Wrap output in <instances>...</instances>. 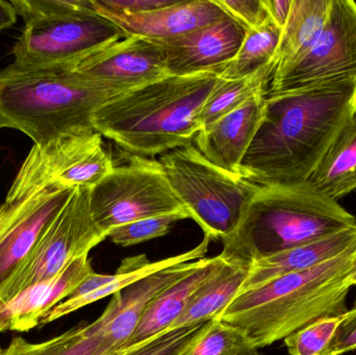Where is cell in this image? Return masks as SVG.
I'll list each match as a JSON object with an SVG mask.
<instances>
[{
    "label": "cell",
    "instance_id": "6da1fadb",
    "mask_svg": "<svg viewBox=\"0 0 356 355\" xmlns=\"http://www.w3.org/2000/svg\"><path fill=\"white\" fill-rule=\"evenodd\" d=\"M356 115V75L267 96L238 173L257 185L307 183Z\"/></svg>",
    "mask_w": 356,
    "mask_h": 355
},
{
    "label": "cell",
    "instance_id": "7a4b0ae2",
    "mask_svg": "<svg viewBox=\"0 0 356 355\" xmlns=\"http://www.w3.org/2000/svg\"><path fill=\"white\" fill-rule=\"evenodd\" d=\"M355 269L356 246L330 262L238 294L216 319L238 329L255 349L267 347L319 319L346 314Z\"/></svg>",
    "mask_w": 356,
    "mask_h": 355
},
{
    "label": "cell",
    "instance_id": "3957f363",
    "mask_svg": "<svg viewBox=\"0 0 356 355\" xmlns=\"http://www.w3.org/2000/svg\"><path fill=\"white\" fill-rule=\"evenodd\" d=\"M217 81L213 72L168 75L119 94L94 113V129L131 156L148 158L190 145Z\"/></svg>",
    "mask_w": 356,
    "mask_h": 355
},
{
    "label": "cell",
    "instance_id": "277c9868",
    "mask_svg": "<svg viewBox=\"0 0 356 355\" xmlns=\"http://www.w3.org/2000/svg\"><path fill=\"white\" fill-rule=\"evenodd\" d=\"M356 226V219L336 200L307 183L259 185L220 256L227 263H252Z\"/></svg>",
    "mask_w": 356,
    "mask_h": 355
},
{
    "label": "cell",
    "instance_id": "5b68a950",
    "mask_svg": "<svg viewBox=\"0 0 356 355\" xmlns=\"http://www.w3.org/2000/svg\"><path fill=\"white\" fill-rule=\"evenodd\" d=\"M117 95L64 67L10 64L0 70V129L21 131L38 146L93 133L94 113Z\"/></svg>",
    "mask_w": 356,
    "mask_h": 355
},
{
    "label": "cell",
    "instance_id": "8992f818",
    "mask_svg": "<svg viewBox=\"0 0 356 355\" xmlns=\"http://www.w3.org/2000/svg\"><path fill=\"white\" fill-rule=\"evenodd\" d=\"M24 28L13 47L22 68L71 67L127 37L88 0H12Z\"/></svg>",
    "mask_w": 356,
    "mask_h": 355
},
{
    "label": "cell",
    "instance_id": "52a82bcc",
    "mask_svg": "<svg viewBox=\"0 0 356 355\" xmlns=\"http://www.w3.org/2000/svg\"><path fill=\"white\" fill-rule=\"evenodd\" d=\"M173 192L211 240L232 235L259 185L209 162L195 145L167 152L160 160Z\"/></svg>",
    "mask_w": 356,
    "mask_h": 355
},
{
    "label": "cell",
    "instance_id": "ba28073f",
    "mask_svg": "<svg viewBox=\"0 0 356 355\" xmlns=\"http://www.w3.org/2000/svg\"><path fill=\"white\" fill-rule=\"evenodd\" d=\"M96 226L108 239L112 229L143 219L188 214L173 192L160 160L131 156L91 188ZM190 216V215H188Z\"/></svg>",
    "mask_w": 356,
    "mask_h": 355
},
{
    "label": "cell",
    "instance_id": "9c48e42d",
    "mask_svg": "<svg viewBox=\"0 0 356 355\" xmlns=\"http://www.w3.org/2000/svg\"><path fill=\"white\" fill-rule=\"evenodd\" d=\"M90 195L91 188L73 190L60 214L4 285L0 306L25 290L54 279L71 262L89 256L106 240L94 221Z\"/></svg>",
    "mask_w": 356,
    "mask_h": 355
},
{
    "label": "cell",
    "instance_id": "30bf717a",
    "mask_svg": "<svg viewBox=\"0 0 356 355\" xmlns=\"http://www.w3.org/2000/svg\"><path fill=\"white\" fill-rule=\"evenodd\" d=\"M115 168L97 131L33 145L13 181L6 201L60 187L93 188Z\"/></svg>",
    "mask_w": 356,
    "mask_h": 355
},
{
    "label": "cell",
    "instance_id": "8fae6325",
    "mask_svg": "<svg viewBox=\"0 0 356 355\" xmlns=\"http://www.w3.org/2000/svg\"><path fill=\"white\" fill-rule=\"evenodd\" d=\"M356 75V3L332 0L325 26L313 47L275 71L267 96Z\"/></svg>",
    "mask_w": 356,
    "mask_h": 355
},
{
    "label": "cell",
    "instance_id": "7c38bea8",
    "mask_svg": "<svg viewBox=\"0 0 356 355\" xmlns=\"http://www.w3.org/2000/svg\"><path fill=\"white\" fill-rule=\"evenodd\" d=\"M67 68L98 87L119 94L169 75L160 42L134 35L114 42Z\"/></svg>",
    "mask_w": 356,
    "mask_h": 355
},
{
    "label": "cell",
    "instance_id": "4fadbf2b",
    "mask_svg": "<svg viewBox=\"0 0 356 355\" xmlns=\"http://www.w3.org/2000/svg\"><path fill=\"white\" fill-rule=\"evenodd\" d=\"M74 189L50 187L0 206V292Z\"/></svg>",
    "mask_w": 356,
    "mask_h": 355
},
{
    "label": "cell",
    "instance_id": "5bb4252c",
    "mask_svg": "<svg viewBox=\"0 0 356 355\" xmlns=\"http://www.w3.org/2000/svg\"><path fill=\"white\" fill-rule=\"evenodd\" d=\"M197 262L184 263L152 273L112 295L102 316L94 321L100 338L102 354L124 352L127 342L152 302L190 273Z\"/></svg>",
    "mask_w": 356,
    "mask_h": 355
},
{
    "label": "cell",
    "instance_id": "9a60e30c",
    "mask_svg": "<svg viewBox=\"0 0 356 355\" xmlns=\"http://www.w3.org/2000/svg\"><path fill=\"white\" fill-rule=\"evenodd\" d=\"M247 29L225 16L211 24L173 39L159 41L169 75L213 72L219 75L238 53Z\"/></svg>",
    "mask_w": 356,
    "mask_h": 355
},
{
    "label": "cell",
    "instance_id": "2e32d148",
    "mask_svg": "<svg viewBox=\"0 0 356 355\" xmlns=\"http://www.w3.org/2000/svg\"><path fill=\"white\" fill-rule=\"evenodd\" d=\"M91 8L112 21L127 37L134 35L152 41L186 35L227 16L215 0H177L171 6L139 14H115Z\"/></svg>",
    "mask_w": 356,
    "mask_h": 355
},
{
    "label": "cell",
    "instance_id": "e0dca14e",
    "mask_svg": "<svg viewBox=\"0 0 356 355\" xmlns=\"http://www.w3.org/2000/svg\"><path fill=\"white\" fill-rule=\"evenodd\" d=\"M266 99L267 92H259L211 126L199 131L194 139L195 147L216 166L238 173L263 119Z\"/></svg>",
    "mask_w": 356,
    "mask_h": 355
},
{
    "label": "cell",
    "instance_id": "ac0fdd59",
    "mask_svg": "<svg viewBox=\"0 0 356 355\" xmlns=\"http://www.w3.org/2000/svg\"><path fill=\"white\" fill-rule=\"evenodd\" d=\"M89 256L71 262L60 274L38 283L0 306V333H25L39 327L42 319L93 272Z\"/></svg>",
    "mask_w": 356,
    "mask_h": 355
},
{
    "label": "cell",
    "instance_id": "d6986e66",
    "mask_svg": "<svg viewBox=\"0 0 356 355\" xmlns=\"http://www.w3.org/2000/svg\"><path fill=\"white\" fill-rule=\"evenodd\" d=\"M221 256L200 258L197 266L181 279L165 290L147 308L125 349L141 345L162 333L179 318L196 294L223 268Z\"/></svg>",
    "mask_w": 356,
    "mask_h": 355
},
{
    "label": "cell",
    "instance_id": "ffe728a7",
    "mask_svg": "<svg viewBox=\"0 0 356 355\" xmlns=\"http://www.w3.org/2000/svg\"><path fill=\"white\" fill-rule=\"evenodd\" d=\"M356 246V226L252 263L240 293L274 279L302 272L342 256Z\"/></svg>",
    "mask_w": 356,
    "mask_h": 355
},
{
    "label": "cell",
    "instance_id": "44dd1931",
    "mask_svg": "<svg viewBox=\"0 0 356 355\" xmlns=\"http://www.w3.org/2000/svg\"><path fill=\"white\" fill-rule=\"evenodd\" d=\"M211 241V238L204 236L202 242L193 249L181 254H177V256H171V258L158 261V262H150L145 254L127 258V260L123 261L120 268L115 273L114 279L111 283L99 288V289L96 290L89 295L85 296V297L76 298V299L67 298L66 300L54 306L42 319L40 325L49 324V323L58 320V319L63 318L67 315L72 314V313L76 312V311L81 310V308H85L89 304H94L98 300L114 295L117 292L125 289L131 283H136V281L152 274V273L158 272V271L168 268V267L175 266V265L195 262V261L200 260V258H204L205 254L209 251Z\"/></svg>",
    "mask_w": 356,
    "mask_h": 355
},
{
    "label": "cell",
    "instance_id": "7402d4cb",
    "mask_svg": "<svg viewBox=\"0 0 356 355\" xmlns=\"http://www.w3.org/2000/svg\"><path fill=\"white\" fill-rule=\"evenodd\" d=\"M314 190L332 200L356 189V115L328 148L307 181Z\"/></svg>",
    "mask_w": 356,
    "mask_h": 355
},
{
    "label": "cell",
    "instance_id": "603a6c76",
    "mask_svg": "<svg viewBox=\"0 0 356 355\" xmlns=\"http://www.w3.org/2000/svg\"><path fill=\"white\" fill-rule=\"evenodd\" d=\"M332 3V0H293L290 16L282 31L274 58V72L313 47L325 26Z\"/></svg>",
    "mask_w": 356,
    "mask_h": 355
},
{
    "label": "cell",
    "instance_id": "cb8c5ba5",
    "mask_svg": "<svg viewBox=\"0 0 356 355\" xmlns=\"http://www.w3.org/2000/svg\"><path fill=\"white\" fill-rule=\"evenodd\" d=\"M249 267L226 262L221 271L196 294L184 312L167 331L217 318L240 293L248 275Z\"/></svg>",
    "mask_w": 356,
    "mask_h": 355
},
{
    "label": "cell",
    "instance_id": "d4e9b609",
    "mask_svg": "<svg viewBox=\"0 0 356 355\" xmlns=\"http://www.w3.org/2000/svg\"><path fill=\"white\" fill-rule=\"evenodd\" d=\"M274 70L275 62L273 60L242 79H224L218 76L217 83L199 114L201 131L211 126L259 92H267Z\"/></svg>",
    "mask_w": 356,
    "mask_h": 355
},
{
    "label": "cell",
    "instance_id": "484cf974",
    "mask_svg": "<svg viewBox=\"0 0 356 355\" xmlns=\"http://www.w3.org/2000/svg\"><path fill=\"white\" fill-rule=\"evenodd\" d=\"M282 31L271 20L257 29H249L238 53L218 76L224 79H242L273 62L280 45Z\"/></svg>",
    "mask_w": 356,
    "mask_h": 355
},
{
    "label": "cell",
    "instance_id": "4316f807",
    "mask_svg": "<svg viewBox=\"0 0 356 355\" xmlns=\"http://www.w3.org/2000/svg\"><path fill=\"white\" fill-rule=\"evenodd\" d=\"M0 355H104L95 324L79 325L54 339L42 343H29L14 338Z\"/></svg>",
    "mask_w": 356,
    "mask_h": 355
},
{
    "label": "cell",
    "instance_id": "83f0119b",
    "mask_svg": "<svg viewBox=\"0 0 356 355\" xmlns=\"http://www.w3.org/2000/svg\"><path fill=\"white\" fill-rule=\"evenodd\" d=\"M182 355H259L238 329L213 319L198 341Z\"/></svg>",
    "mask_w": 356,
    "mask_h": 355
},
{
    "label": "cell",
    "instance_id": "f1b7e54d",
    "mask_svg": "<svg viewBox=\"0 0 356 355\" xmlns=\"http://www.w3.org/2000/svg\"><path fill=\"white\" fill-rule=\"evenodd\" d=\"M343 316L319 319L289 336L284 340L289 354L324 355Z\"/></svg>",
    "mask_w": 356,
    "mask_h": 355
},
{
    "label": "cell",
    "instance_id": "f546056e",
    "mask_svg": "<svg viewBox=\"0 0 356 355\" xmlns=\"http://www.w3.org/2000/svg\"><path fill=\"white\" fill-rule=\"evenodd\" d=\"M211 321L167 331L141 345L129 348L122 355H182L198 341Z\"/></svg>",
    "mask_w": 356,
    "mask_h": 355
},
{
    "label": "cell",
    "instance_id": "4dcf8cb0",
    "mask_svg": "<svg viewBox=\"0 0 356 355\" xmlns=\"http://www.w3.org/2000/svg\"><path fill=\"white\" fill-rule=\"evenodd\" d=\"M188 218H190L188 214H175L143 219L112 229L108 238L116 245L129 247L156 238L164 237L170 233L171 227L175 223Z\"/></svg>",
    "mask_w": 356,
    "mask_h": 355
},
{
    "label": "cell",
    "instance_id": "1f68e13d",
    "mask_svg": "<svg viewBox=\"0 0 356 355\" xmlns=\"http://www.w3.org/2000/svg\"><path fill=\"white\" fill-rule=\"evenodd\" d=\"M216 3L247 31L257 29L269 20L263 0H215Z\"/></svg>",
    "mask_w": 356,
    "mask_h": 355
},
{
    "label": "cell",
    "instance_id": "d6a6232c",
    "mask_svg": "<svg viewBox=\"0 0 356 355\" xmlns=\"http://www.w3.org/2000/svg\"><path fill=\"white\" fill-rule=\"evenodd\" d=\"M177 0H89L95 10L115 14H139L171 6Z\"/></svg>",
    "mask_w": 356,
    "mask_h": 355
},
{
    "label": "cell",
    "instance_id": "836d02e7",
    "mask_svg": "<svg viewBox=\"0 0 356 355\" xmlns=\"http://www.w3.org/2000/svg\"><path fill=\"white\" fill-rule=\"evenodd\" d=\"M356 349V308L343 316L324 355H343Z\"/></svg>",
    "mask_w": 356,
    "mask_h": 355
},
{
    "label": "cell",
    "instance_id": "e575fe53",
    "mask_svg": "<svg viewBox=\"0 0 356 355\" xmlns=\"http://www.w3.org/2000/svg\"><path fill=\"white\" fill-rule=\"evenodd\" d=\"M263 1L271 22L282 31L290 16L293 0H263Z\"/></svg>",
    "mask_w": 356,
    "mask_h": 355
},
{
    "label": "cell",
    "instance_id": "d590c367",
    "mask_svg": "<svg viewBox=\"0 0 356 355\" xmlns=\"http://www.w3.org/2000/svg\"><path fill=\"white\" fill-rule=\"evenodd\" d=\"M17 17H18V13L12 1L0 0V31L8 28L15 24Z\"/></svg>",
    "mask_w": 356,
    "mask_h": 355
},
{
    "label": "cell",
    "instance_id": "8d00e7d4",
    "mask_svg": "<svg viewBox=\"0 0 356 355\" xmlns=\"http://www.w3.org/2000/svg\"><path fill=\"white\" fill-rule=\"evenodd\" d=\"M351 283H353V287L356 286V269L355 273H353V277H351Z\"/></svg>",
    "mask_w": 356,
    "mask_h": 355
},
{
    "label": "cell",
    "instance_id": "74e56055",
    "mask_svg": "<svg viewBox=\"0 0 356 355\" xmlns=\"http://www.w3.org/2000/svg\"><path fill=\"white\" fill-rule=\"evenodd\" d=\"M124 352H125V350H124V352H115V354H108V355H122L123 354H124Z\"/></svg>",
    "mask_w": 356,
    "mask_h": 355
},
{
    "label": "cell",
    "instance_id": "f35d334b",
    "mask_svg": "<svg viewBox=\"0 0 356 355\" xmlns=\"http://www.w3.org/2000/svg\"><path fill=\"white\" fill-rule=\"evenodd\" d=\"M355 308H356V302H355Z\"/></svg>",
    "mask_w": 356,
    "mask_h": 355
}]
</instances>
